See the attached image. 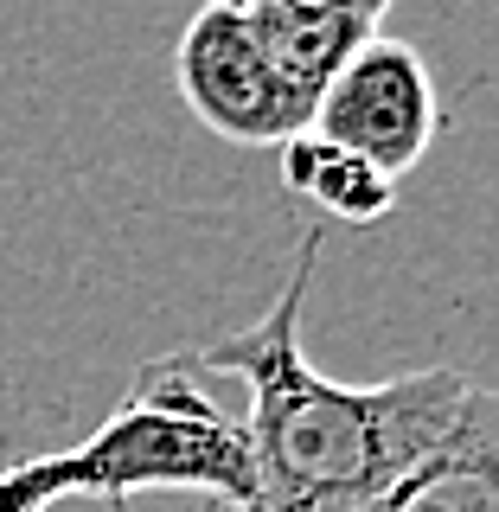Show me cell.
Returning <instances> with one entry per match:
<instances>
[{
	"instance_id": "obj_1",
	"label": "cell",
	"mask_w": 499,
	"mask_h": 512,
	"mask_svg": "<svg viewBox=\"0 0 499 512\" xmlns=\"http://www.w3.org/2000/svg\"><path fill=\"white\" fill-rule=\"evenodd\" d=\"M320 269V231L301 237V263L244 333L199 346L192 365L250 384L237 416L256 468L250 512H365L455 429L474 378L455 365H423L384 384H340L301 352V308Z\"/></svg>"
},
{
	"instance_id": "obj_2",
	"label": "cell",
	"mask_w": 499,
	"mask_h": 512,
	"mask_svg": "<svg viewBox=\"0 0 499 512\" xmlns=\"http://www.w3.org/2000/svg\"><path fill=\"white\" fill-rule=\"evenodd\" d=\"M192 372V346L160 352L84 442L7 461L0 512H52L77 493L109 500V512H122L135 493H205L212 512H250L256 468L244 423L218 397H205Z\"/></svg>"
},
{
	"instance_id": "obj_3",
	"label": "cell",
	"mask_w": 499,
	"mask_h": 512,
	"mask_svg": "<svg viewBox=\"0 0 499 512\" xmlns=\"http://www.w3.org/2000/svg\"><path fill=\"white\" fill-rule=\"evenodd\" d=\"M308 128L340 154L378 167L384 180H404L423 167L429 141L442 135V90L410 39L372 32L340 64V77L320 90Z\"/></svg>"
},
{
	"instance_id": "obj_4",
	"label": "cell",
	"mask_w": 499,
	"mask_h": 512,
	"mask_svg": "<svg viewBox=\"0 0 499 512\" xmlns=\"http://www.w3.org/2000/svg\"><path fill=\"white\" fill-rule=\"evenodd\" d=\"M173 84L192 116L237 148H282L288 135L308 128V109L282 90V77L269 71L263 45L250 39L237 7L205 0L186 20L180 45H173Z\"/></svg>"
},
{
	"instance_id": "obj_5",
	"label": "cell",
	"mask_w": 499,
	"mask_h": 512,
	"mask_svg": "<svg viewBox=\"0 0 499 512\" xmlns=\"http://www.w3.org/2000/svg\"><path fill=\"white\" fill-rule=\"evenodd\" d=\"M237 13H244L250 39L263 45L269 71L282 77V90L308 109V122H314L320 90L340 77V64L378 32V20H365L346 0H250Z\"/></svg>"
},
{
	"instance_id": "obj_6",
	"label": "cell",
	"mask_w": 499,
	"mask_h": 512,
	"mask_svg": "<svg viewBox=\"0 0 499 512\" xmlns=\"http://www.w3.org/2000/svg\"><path fill=\"white\" fill-rule=\"evenodd\" d=\"M365 512H499V397L474 384L455 429Z\"/></svg>"
},
{
	"instance_id": "obj_7",
	"label": "cell",
	"mask_w": 499,
	"mask_h": 512,
	"mask_svg": "<svg viewBox=\"0 0 499 512\" xmlns=\"http://www.w3.org/2000/svg\"><path fill=\"white\" fill-rule=\"evenodd\" d=\"M276 154H282L288 199L314 205V212H327V218H340V224H384V218L397 212V180H384L378 167L340 154L333 141H320L314 128L288 135Z\"/></svg>"
},
{
	"instance_id": "obj_8",
	"label": "cell",
	"mask_w": 499,
	"mask_h": 512,
	"mask_svg": "<svg viewBox=\"0 0 499 512\" xmlns=\"http://www.w3.org/2000/svg\"><path fill=\"white\" fill-rule=\"evenodd\" d=\"M212 7H250V0H212ZM346 7H359L365 20H384V7H391V0H346Z\"/></svg>"
}]
</instances>
